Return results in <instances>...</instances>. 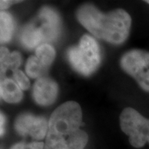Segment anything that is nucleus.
<instances>
[{
	"label": "nucleus",
	"instance_id": "obj_1",
	"mask_svg": "<svg viewBox=\"0 0 149 149\" xmlns=\"http://www.w3.org/2000/svg\"><path fill=\"white\" fill-rule=\"evenodd\" d=\"M78 22L92 35L113 45L126 41L132 23L131 17L123 9L104 13L93 4H83L77 9Z\"/></svg>",
	"mask_w": 149,
	"mask_h": 149
},
{
	"label": "nucleus",
	"instance_id": "obj_2",
	"mask_svg": "<svg viewBox=\"0 0 149 149\" xmlns=\"http://www.w3.org/2000/svg\"><path fill=\"white\" fill-rule=\"evenodd\" d=\"M81 124L82 111L78 103L68 101L61 104L48 122L44 149H66V140Z\"/></svg>",
	"mask_w": 149,
	"mask_h": 149
},
{
	"label": "nucleus",
	"instance_id": "obj_3",
	"mask_svg": "<svg viewBox=\"0 0 149 149\" xmlns=\"http://www.w3.org/2000/svg\"><path fill=\"white\" fill-rule=\"evenodd\" d=\"M67 58L74 70L89 76L98 69L101 62L100 46L94 37L85 34L81 37L77 46L68 50Z\"/></svg>",
	"mask_w": 149,
	"mask_h": 149
},
{
	"label": "nucleus",
	"instance_id": "obj_4",
	"mask_svg": "<svg viewBox=\"0 0 149 149\" xmlns=\"http://www.w3.org/2000/svg\"><path fill=\"white\" fill-rule=\"evenodd\" d=\"M37 22L28 25L22 32V42L27 48L39 47L44 41L52 40L56 37L60 27L57 13L49 8H44L39 13Z\"/></svg>",
	"mask_w": 149,
	"mask_h": 149
},
{
	"label": "nucleus",
	"instance_id": "obj_5",
	"mask_svg": "<svg viewBox=\"0 0 149 149\" xmlns=\"http://www.w3.org/2000/svg\"><path fill=\"white\" fill-rule=\"evenodd\" d=\"M120 126L128 136L130 144L139 148L149 144V119L133 108L124 109L120 114Z\"/></svg>",
	"mask_w": 149,
	"mask_h": 149
},
{
	"label": "nucleus",
	"instance_id": "obj_6",
	"mask_svg": "<svg viewBox=\"0 0 149 149\" xmlns=\"http://www.w3.org/2000/svg\"><path fill=\"white\" fill-rule=\"evenodd\" d=\"M120 65L142 90L149 92V52L139 49L127 52L121 57Z\"/></svg>",
	"mask_w": 149,
	"mask_h": 149
},
{
	"label": "nucleus",
	"instance_id": "obj_7",
	"mask_svg": "<svg viewBox=\"0 0 149 149\" xmlns=\"http://www.w3.org/2000/svg\"><path fill=\"white\" fill-rule=\"evenodd\" d=\"M15 129L20 135H29L35 140H42L47 134L48 122L42 117L22 113L16 118Z\"/></svg>",
	"mask_w": 149,
	"mask_h": 149
},
{
	"label": "nucleus",
	"instance_id": "obj_8",
	"mask_svg": "<svg viewBox=\"0 0 149 149\" xmlns=\"http://www.w3.org/2000/svg\"><path fill=\"white\" fill-rule=\"evenodd\" d=\"M33 99L39 105L48 106L56 101L58 95V85L48 77H40L33 85Z\"/></svg>",
	"mask_w": 149,
	"mask_h": 149
},
{
	"label": "nucleus",
	"instance_id": "obj_9",
	"mask_svg": "<svg viewBox=\"0 0 149 149\" xmlns=\"http://www.w3.org/2000/svg\"><path fill=\"white\" fill-rule=\"evenodd\" d=\"M1 98L7 103L17 104L22 100V91L13 79L5 78L0 85Z\"/></svg>",
	"mask_w": 149,
	"mask_h": 149
},
{
	"label": "nucleus",
	"instance_id": "obj_10",
	"mask_svg": "<svg viewBox=\"0 0 149 149\" xmlns=\"http://www.w3.org/2000/svg\"><path fill=\"white\" fill-rule=\"evenodd\" d=\"M14 31L13 19L8 13L1 11L0 13V39L1 42H8Z\"/></svg>",
	"mask_w": 149,
	"mask_h": 149
},
{
	"label": "nucleus",
	"instance_id": "obj_11",
	"mask_svg": "<svg viewBox=\"0 0 149 149\" xmlns=\"http://www.w3.org/2000/svg\"><path fill=\"white\" fill-rule=\"evenodd\" d=\"M35 56L42 63L44 66L48 68L55 60L56 51L52 45L48 43H42L37 47Z\"/></svg>",
	"mask_w": 149,
	"mask_h": 149
},
{
	"label": "nucleus",
	"instance_id": "obj_12",
	"mask_svg": "<svg viewBox=\"0 0 149 149\" xmlns=\"http://www.w3.org/2000/svg\"><path fill=\"white\" fill-rule=\"evenodd\" d=\"M25 70L28 76L32 79H38L42 75L44 72H46L47 68L43 65L36 56H32L27 59Z\"/></svg>",
	"mask_w": 149,
	"mask_h": 149
},
{
	"label": "nucleus",
	"instance_id": "obj_13",
	"mask_svg": "<svg viewBox=\"0 0 149 149\" xmlns=\"http://www.w3.org/2000/svg\"><path fill=\"white\" fill-rule=\"evenodd\" d=\"M88 140V134L85 131L78 129L66 140V149H84Z\"/></svg>",
	"mask_w": 149,
	"mask_h": 149
},
{
	"label": "nucleus",
	"instance_id": "obj_14",
	"mask_svg": "<svg viewBox=\"0 0 149 149\" xmlns=\"http://www.w3.org/2000/svg\"><path fill=\"white\" fill-rule=\"evenodd\" d=\"M1 61V74H4L8 70H12L13 71L17 70L21 65V54L17 52H13Z\"/></svg>",
	"mask_w": 149,
	"mask_h": 149
},
{
	"label": "nucleus",
	"instance_id": "obj_15",
	"mask_svg": "<svg viewBox=\"0 0 149 149\" xmlns=\"http://www.w3.org/2000/svg\"><path fill=\"white\" fill-rule=\"evenodd\" d=\"M13 80L16 82L22 91H27L30 88V81L27 76L20 70L13 71Z\"/></svg>",
	"mask_w": 149,
	"mask_h": 149
},
{
	"label": "nucleus",
	"instance_id": "obj_16",
	"mask_svg": "<svg viewBox=\"0 0 149 149\" xmlns=\"http://www.w3.org/2000/svg\"><path fill=\"white\" fill-rule=\"evenodd\" d=\"M45 143L42 142H32L31 143H18L13 145L10 149H44Z\"/></svg>",
	"mask_w": 149,
	"mask_h": 149
},
{
	"label": "nucleus",
	"instance_id": "obj_17",
	"mask_svg": "<svg viewBox=\"0 0 149 149\" xmlns=\"http://www.w3.org/2000/svg\"><path fill=\"white\" fill-rule=\"evenodd\" d=\"M21 3V1H1L0 2V7H1V10L3 11L8 8L11 5L13 4H15V3Z\"/></svg>",
	"mask_w": 149,
	"mask_h": 149
},
{
	"label": "nucleus",
	"instance_id": "obj_18",
	"mask_svg": "<svg viewBox=\"0 0 149 149\" xmlns=\"http://www.w3.org/2000/svg\"><path fill=\"white\" fill-rule=\"evenodd\" d=\"M0 52H1V55H0V61H3V59H5L6 57L9 55V53H10V52H8V48L3 47H1Z\"/></svg>",
	"mask_w": 149,
	"mask_h": 149
},
{
	"label": "nucleus",
	"instance_id": "obj_19",
	"mask_svg": "<svg viewBox=\"0 0 149 149\" xmlns=\"http://www.w3.org/2000/svg\"><path fill=\"white\" fill-rule=\"evenodd\" d=\"M1 128H0V133H1V136H3V134L4 133V125H5V117L4 115L1 113Z\"/></svg>",
	"mask_w": 149,
	"mask_h": 149
},
{
	"label": "nucleus",
	"instance_id": "obj_20",
	"mask_svg": "<svg viewBox=\"0 0 149 149\" xmlns=\"http://www.w3.org/2000/svg\"><path fill=\"white\" fill-rule=\"evenodd\" d=\"M145 2H146L147 3H148V4H149V0H148V1H145Z\"/></svg>",
	"mask_w": 149,
	"mask_h": 149
}]
</instances>
